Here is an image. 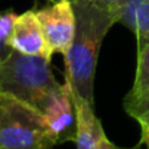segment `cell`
Here are the masks:
<instances>
[{"instance_id": "cell-5", "label": "cell", "mask_w": 149, "mask_h": 149, "mask_svg": "<svg viewBox=\"0 0 149 149\" xmlns=\"http://www.w3.org/2000/svg\"><path fill=\"white\" fill-rule=\"evenodd\" d=\"M44 117L51 133L58 143L75 142L77 136V113L72 100L71 87L65 81L54 94L49 104L44 110Z\"/></svg>"}, {"instance_id": "cell-6", "label": "cell", "mask_w": 149, "mask_h": 149, "mask_svg": "<svg viewBox=\"0 0 149 149\" xmlns=\"http://www.w3.org/2000/svg\"><path fill=\"white\" fill-rule=\"evenodd\" d=\"M9 45L13 51L20 54L45 56L49 59L52 56L41 22L36 16V10H28L22 15H16L9 33Z\"/></svg>"}, {"instance_id": "cell-11", "label": "cell", "mask_w": 149, "mask_h": 149, "mask_svg": "<svg viewBox=\"0 0 149 149\" xmlns=\"http://www.w3.org/2000/svg\"><path fill=\"white\" fill-rule=\"evenodd\" d=\"M125 110L129 116H132L141 126V130H145L149 127V97L138 103L132 104H123Z\"/></svg>"}, {"instance_id": "cell-10", "label": "cell", "mask_w": 149, "mask_h": 149, "mask_svg": "<svg viewBox=\"0 0 149 149\" xmlns=\"http://www.w3.org/2000/svg\"><path fill=\"white\" fill-rule=\"evenodd\" d=\"M15 17L16 13L13 12H0V61H3L13 51L9 45V33Z\"/></svg>"}, {"instance_id": "cell-13", "label": "cell", "mask_w": 149, "mask_h": 149, "mask_svg": "<svg viewBox=\"0 0 149 149\" xmlns=\"http://www.w3.org/2000/svg\"><path fill=\"white\" fill-rule=\"evenodd\" d=\"M47 1H56V0H47ZM72 1V0H71ZM94 1H100V3H104V4H111V6H119V4H122V3H125V1H127V0H94Z\"/></svg>"}, {"instance_id": "cell-2", "label": "cell", "mask_w": 149, "mask_h": 149, "mask_svg": "<svg viewBox=\"0 0 149 149\" xmlns=\"http://www.w3.org/2000/svg\"><path fill=\"white\" fill-rule=\"evenodd\" d=\"M62 84L51 70V59L12 51L0 61V93L10 94L44 113Z\"/></svg>"}, {"instance_id": "cell-14", "label": "cell", "mask_w": 149, "mask_h": 149, "mask_svg": "<svg viewBox=\"0 0 149 149\" xmlns=\"http://www.w3.org/2000/svg\"><path fill=\"white\" fill-rule=\"evenodd\" d=\"M141 142L149 149V127L148 129H145V130H141Z\"/></svg>"}, {"instance_id": "cell-8", "label": "cell", "mask_w": 149, "mask_h": 149, "mask_svg": "<svg viewBox=\"0 0 149 149\" xmlns=\"http://www.w3.org/2000/svg\"><path fill=\"white\" fill-rule=\"evenodd\" d=\"M113 7L117 13V23L136 35L138 48L149 44V0H127Z\"/></svg>"}, {"instance_id": "cell-1", "label": "cell", "mask_w": 149, "mask_h": 149, "mask_svg": "<svg viewBox=\"0 0 149 149\" xmlns=\"http://www.w3.org/2000/svg\"><path fill=\"white\" fill-rule=\"evenodd\" d=\"M75 35L65 61V81L71 90L94 106V77L103 39L117 23L111 4L94 0H72Z\"/></svg>"}, {"instance_id": "cell-3", "label": "cell", "mask_w": 149, "mask_h": 149, "mask_svg": "<svg viewBox=\"0 0 149 149\" xmlns=\"http://www.w3.org/2000/svg\"><path fill=\"white\" fill-rule=\"evenodd\" d=\"M55 145L41 111L10 94L0 93V148L52 149Z\"/></svg>"}, {"instance_id": "cell-15", "label": "cell", "mask_w": 149, "mask_h": 149, "mask_svg": "<svg viewBox=\"0 0 149 149\" xmlns=\"http://www.w3.org/2000/svg\"><path fill=\"white\" fill-rule=\"evenodd\" d=\"M0 149H3V148H0Z\"/></svg>"}, {"instance_id": "cell-7", "label": "cell", "mask_w": 149, "mask_h": 149, "mask_svg": "<svg viewBox=\"0 0 149 149\" xmlns=\"http://www.w3.org/2000/svg\"><path fill=\"white\" fill-rule=\"evenodd\" d=\"M72 100L77 113V149H99L100 142L106 138L101 122L94 113V106L72 90Z\"/></svg>"}, {"instance_id": "cell-12", "label": "cell", "mask_w": 149, "mask_h": 149, "mask_svg": "<svg viewBox=\"0 0 149 149\" xmlns=\"http://www.w3.org/2000/svg\"><path fill=\"white\" fill-rule=\"evenodd\" d=\"M99 149H125V148H120V146L114 145V143H113L111 141H109L107 136H106V138H103V141L100 142Z\"/></svg>"}, {"instance_id": "cell-4", "label": "cell", "mask_w": 149, "mask_h": 149, "mask_svg": "<svg viewBox=\"0 0 149 149\" xmlns=\"http://www.w3.org/2000/svg\"><path fill=\"white\" fill-rule=\"evenodd\" d=\"M49 52L65 55L75 35V12L71 0H56L36 10Z\"/></svg>"}, {"instance_id": "cell-9", "label": "cell", "mask_w": 149, "mask_h": 149, "mask_svg": "<svg viewBox=\"0 0 149 149\" xmlns=\"http://www.w3.org/2000/svg\"><path fill=\"white\" fill-rule=\"evenodd\" d=\"M149 97V44L138 48V67L132 90L125 97L123 104L138 103Z\"/></svg>"}]
</instances>
